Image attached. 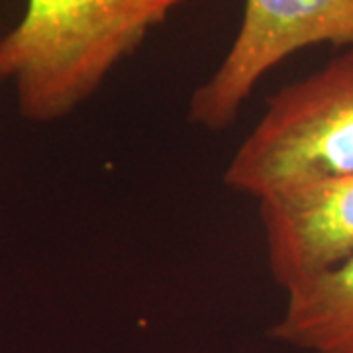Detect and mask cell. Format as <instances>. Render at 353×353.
<instances>
[{
	"label": "cell",
	"mask_w": 353,
	"mask_h": 353,
	"mask_svg": "<svg viewBox=\"0 0 353 353\" xmlns=\"http://www.w3.org/2000/svg\"><path fill=\"white\" fill-rule=\"evenodd\" d=\"M189 0H26L0 38V87L36 124L63 120Z\"/></svg>",
	"instance_id": "cell-1"
},
{
	"label": "cell",
	"mask_w": 353,
	"mask_h": 353,
	"mask_svg": "<svg viewBox=\"0 0 353 353\" xmlns=\"http://www.w3.org/2000/svg\"><path fill=\"white\" fill-rule=\"evenodd\" d=\"M285 292L273 340L304 353H353V253Z\"/></svg>",
	"instance_id": "cell-5"
},
{
	"label": "cell",
	"mask_w": 353,
	"mask_h": 353,
	"mask_svg": "<svg viewBox=\"0 0 353 353\" xmlns=\"http://www.w3.org/2000/svg\"><path fill=\"white\" fill-rule=\"evenodd\" d=\"M324 43L353 48V0H245L230 50L190 97L189 122L224 132L269 71L290 55Z\"/></svg>",
	"instance_id": "cell-3"
},
{
	"label": "cell",
	"mask_w": 353,
	"mask_h": 353,
	"mask_svg": "<svg viewBox=\"0 0 353 353\" xmlns=\"http://www.w3.org/2000/svg\"><path fill=\"white\" fill-rule=\"evenodd\" d=\"M353 175V48L273 92L224 169L232 192L265 196Z\"/></svg>",
	"instance_id": "cell-2"
},
{
	"label": "cell",
	"mask_w": 353,
	"mask_h": 353,
	"mask_svg": "<svg viewBox=\"0 0 353 353\" xmlns=\"http://www.w3.org/2000/svg\"><path fill=\"white\" fill-rule=\"evenodd\" d=\"M257 202L269 271L283 290L353 253V175L283 190Z\"/></svg>",
	"instance_id": "cell-4"
}]
</instances>
